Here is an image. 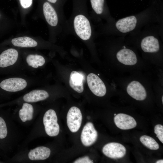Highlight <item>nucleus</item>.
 <instances>
[{
  "label": "nucleus",
  "mask_w": 163,
  "mask_h": 163,
  "mask_svg": "<svg viewBox=\"0 0 163 163\" xmlns=\"http://www.w3.org/2000/svg\"><path fill=\"white\" fill-rule=\"evenodd\" d=\"M72 25L75 33L84 41L89 40L92 35V29L90 21L82 13H77L74 17Z\"/></svg>",
  "instance_id": "f257e3e1"
},
{
  "label": "nucleus",
  "mask_w": 163,
  "mask_h": 163,
  "mask_svg": "<svg viewBox=\"0 0 163 163\" xmlns=\"http://www.w3.org/2000/svg\"><path fill=\"white\" fill-rule=\"evenodd\" d=\"M43 121L46 133L51 137L58 135L59 132V126L57 123V117L55 111L50 109L45 113Z\"/></svg>",
  "instance_id": "f03ea898"
},
{
  "label": "nucleus",
  "mask_w": 163,
  "mask_h": 163,
  "mask_svg": "<svg viewBox=\"0 0 163 163\" xmlns=\"http://www.w3.org/2000/svg\"><path fill=\"white\" fill-rule=\"evenodd\" d=\"M92 8L98 14H101L103 11L104 0H90Z\"/></svg>",
  "instance_id": "4be33fe9"
},
{
  "label": "nucleus",
  "mask_w": 163,
  "mask_h": 163,
  "mask_svg": "<svg viewBox=\"0 0 163 163\" xmlns=\"http://www.w3.org/2000/svg\"><path fill=\"white\" fill-rule=\"evenodd\" d=\"M103 154L108 158L116 159L123 157L126 155L125 147L117 142H110L106 144L102 149Z\"/></svg>",
  "instance_id": "39448f33"
},
{
  "label": "nucleus",
  "mask_w": 163,
  "mask_h": 163,
  "mask_svg": "<svg viewBox=\"0 0 163 163\" xmlns=\"http://www.w3.org/2000/svg\"><path fill=\"white\" fill-rule=\"evenodd\" d=\"M140 140L145 146L151 150H156L159 148V145L152 137L147 135L142 136Z\"/></svg>",
  "instance_id": "412c9836"
},
{
  "label": "nucleus",
  "mask_w": 163,
  "mask_h": 163,
  "mask_svg": "<svg viewBox=\"0 0 163 163\" xmlns=\"http://www.w3.org/2000/svg\"><path fill=\"white\" fill-rule=\"evenodd\" d=\"M128 94L137 101H142L147 97V92L143 86L139 82L133 81L130 82L126 88Z\"/></svg>",
  "instance_id": "6e6552de"
},
{
  "label": "nucleus",
  "mask_w": 163,
  "mask_h": 163,
  "mask_svg": "<svg viewBox=\"0 0 163 163\" xmlns=\"http://www.w3.org/2000/svg\"><path fill=\"white\" fill-rule=\"evenodd\" d=\"M21 6L24 8L30 7L31 5L32 0H20Z\"/></svg>",
  "instance_id": "a878e982"
},
{
  "label": "nucleus",
  "mask_w": 163,
  "mask_h": 163,
  "mask_svg": "<svg viewBox=\"0 0 163 163\" xmlns=\"http://www.w3.org/2000/svg\"><path fill=\"white\" fill-rule=\"evenodd\" d=\"M98 134L93 124L88 122L82 129L81 136V141L85 146H89L93 144L96 141Z\"/></svg>",
  "instance_id": "423d86ee"
},
{
  "label": "nucleus",
  "mask_w": 163,
  "mask_h": 163,
  "mask_svg": "<svg viewBox=\"0 0 163 163\" xmlns=\"http://www.w3.org/2000/svg\"><path fill=\"white\" fill-rule=\"evenodd\" d=\"M116 115V113H114V115L115 116Z\"/></svg>",
  "instance_id": "c756f323"
},
{
  "label": "nucleus",
  "mask_w": 163,
  "mask_h": 163,
  "mask_svg": "<svg viewBox=\"0 0 163 163\" xmlns=\"http://www.w3.org/2000/svg\"><path fill=\"white\" fill-rule=\"evenodd\" d=\"M163 97L162 96V99H161L162 103H163Z\"/></svg>",
  "instance_id": "c85d7f7f"
},
{
  "label": "nucleus",
  "mask_w": 163,
  "mask_h": 163,
  "mask_svg": "<svg viewBox=\"0 0 163 163\" xmlns=\"http://www.w3.org/2000/svg\"><path fill=\"white\" fill-rule=\"evenodd\" d=\"M7 133V129L5 122L4 119L0 117V139L5 138Z\"/></svg>",
  "instance_id": "5701e85b"
},
{
  "label": "nucleus",
  "mask_w": 163,
  "mask_h": 163,
  "mask_svg": "<svg viewBox=\"0 0 163 163\" xmlns=\"http://www.w3.org/2000/svg\"><path fill=\"white\" fill-rule=\"evenodd\" d=\"M50 2L52 3H55L56 2L57 0H47Z\"/></svg>",
  "instance_id": "bb28decb"
},
{
  "label": "nucleus",
  "mask_w": 163,
  "mask_h": 163,
  "mask_svg": "<svg viewBox=\"0 0 163 163\" xmlns=\"http://www.w3.org/2000/svg\"><path fill=\"white\" fill-rule=\"evenodd\" d=\"M154 133L156 137L163 143V126L161 124L156 125L154 127Z\"/></svg>",
  "instance_id": "b1692460"
},
{
  "label": "nucleus",
  "mask_w": 163,
  "mask_h": 163,
  "mask_svg": "<svg viewBox=\"0 0 163 163\" xmlns=\"http://www.w3.org/2000/svg\"><path fill=\"white\" fill-rule=\"evenodd\" d=\"M137 22L136 18L131 16L118 20L116 23V27L120 32L126 33L135 28Z\"/></svg>",
  "instance_id": "f8f14e48"
},
{
  "label": "nucleus",
  "mask_w": 163,
  "mask_h": 163,
  "mask_svg": "<svg viewBox=\"0 0 163 163\" xmlns=\"http://www.w3.org/2000/svg\"><path fill=\"white\" fill-rule=\"evenodd\" d=\"M82 115L80 109L73 106L69 110L66 117L67 124L72 133L77 132L80 128L82 120Z\"/></svg>",
  "instance_id": "7ed1b4c3"
},
{
  "label": "nucleus",
  "mask_w": 163,
  "mask_h": 163,
  "mask_svg": "<svg viewBox=\"0 0 163 163\" xmlns=\"http://www.w3.org/2000/svg\"><path fill=\"white\" fill-rule=\"evenodd\" d=\"M88 86L91 91L95 95L103 97L106 93V86L102 80L96 75L91 73L87 77Z\"/></svg>",
  "instance_id": "20e7f679"
},
{
  "label": "nucleus",
  "mask_w": 163,
  "mask_h": 163,
  "mask_svg": "<svg viewBox=\"0 0 163 163\" xmlns=\"http://www.w3.org/2000/svg\"><path fill=\"white\" fill-rule=\"evenodd\" d=\"M51 151L48 148L39 146L31 150L29 152L28 156L32 160H44L50 156Z\"/></svg>",
  "instance_id": "2eb2a0df"
},
{
  "label": "nucleus",
  "mask_w": 163,
  "mask_h": 163,
  "mask_svg": "<svg viewBox=\"0 0 163 163\" xmlns=\"http://www.w3.org/2000/svg\"><path fill=\"white\" fill-rule=\"evenodd\" d=\"M70 87L75 91L79 93L83 91V76L77 72H71L69 80Z\"/></svg>",
  "instance_id": "dca6fc26"
},
{
  "label": "nucleus",
  "mask_w": 163,
  "mask_h": 163,
  "mask_svg": "<svg viewBox=\"0 0 163 163\" xmlns=\"http://www.w3.org/2000/svg\"><path fill=\"white\" fill-rule=\"evenodd\" d=\"M92 161L91 160L88 156H85L80 158L74 161L75 163H92Z\"/></svg>",
  "instance_id": "393cba45"
},
{
  "label": "nucleus",
  "mask_w": 163,
  "mask_h": 163,
  "mask_svg": "<svg viewBox=\"0 0 163 163\" xmlns=\"http://www.w3.org/2000/svg\"><path fill=\"white\" fill-rule=\"evenodd\" d=\"M11 43L14 46L21 47H34L37 45V43L36 41L27 37L14 38L12 40Z\"/></svg>",
  "instance_id": "a211bd4d"
},
{
  "label": "nucleus",
  "mask_w": 163,
  "mask_h": 163,
  "mask_svg": "<svg viewBox=\"0 0 163 163\" xmlns=\"http://www.w3.org/2000/svg\"><path fill=\"white\" fill-rule=\"evenodd\" d=\"M117 60L121 63L127 66H133L136 64L137 59L135 53L127 48L122 49L116 54Z\"/></svg>",
  "instance_id": "9d476101"
},
{
  "label": "nucleus",
  "mask_w": 163,
  "mask_h": 163,
  "mask_svg": "<svg viewBox=\"0 0 163 163\" xmlns=\"http://www.w3.org/2000/svg\"><path fill=\"white\" fill-rule=\"evenodd\" d=\"M141 47L145 53L156 52L160 49L158 40L152 36H148L143 38L141 42Z\"/></svg>",
  "instance_id": "ddd939ff"
},
{
  "label": "nucleus",
  "mask_w": 163,
  "mask_h": 163,
  "mask_svg": "<svg viewBox=\"0 0 163 163\" xmlns=\"http://www.w3.org/2000/svg\"><path fill=\"white\" fill-rule=\"evenodd\" d=\"M49 96L48 93L45 90H35L25 94L23 98L27 102H35L44 100Z\"/></svg>",
  "instance_id": "f3484780"
},
{
  "label": "nucleus",
  "mask_w": 163,
  "mask_h": 163,
  "mask_svg": "<svg viewBox=\"0 0 163 163\" xmlns=\"http://www.w3.org/2000/svg\"><path fill=\"white\" fill-rule=\"evenodd\" d=\"M26 81L19 78H12L5 79L1 82L0 87L3 89L10 92L21 91L26 87Z\"/></svg>",
  "instance_id": "0eeeda50"
},
{
  "label": "nucleus",
  "mask_w": 163,
  "mask_h": 163,
  "mask_svg": "<svg viewBox=\"0 0 163 163\" xmlns=\"http://www.w3.org/2000/svg\"><path fill=\"white\" fill-rule=\"evenodd\" d=\"M33 108L30 104L24 103L19 112V117L23 122L30 120L33 118Z\"/></svg>",
  "instance_id": "6ab92c4d"
},
{
  "label": "nucleus",
  "mask_w": 163,
  "mask_h": 163,
  "mask_svg": "<svg viewBox=\"0 0 163 163\" xmlns=\"http://www.w3.org/2000/svg\"><path fill=\"white\" fill-rule=\"evenodd\" d=\"M18 57L17 51L13 48L6 50L0 55V67H7L13 65Z\"/></svg>",
  "instance_id": "9b49d317"
},
{
  "label": "nucleus",
  "mask_w": 163,
  "mask_h": 163,
  "mask_svg": "<svg viewBox=\"0 0 163 163\" xmlns=\"http://www.w3.org/2000/svg\"><path fill=\"white\" fill-rule=\"evenodd\" d=\"M43 13L45 19L50 26L55 27L58 22L57 14L53 6L48 2H45L43 6Z\"/></svg>",
  "instance_id": "4468645a"
},
{
  "label": "nucleus",
  "mask_w": 163,
  "mask_h": 163,
  "mask_svg": "<svg viewBox=\"0 0 163 163\" xmlns=\"http://www.w3.org/2000/svg\"><path fill=\"white\" fill-rule=\"evenodd\" d=\"M26 61L29 66L35 68L42 66L45 62L44 58L42 56L32 54L27 56Z\"/></svg>",
  "instance_id": "aec40b11"
},
{
  "label": "nucleus",
  "mask_w": 163,
  "mask_h": 163,
  "mask_svg": "<svg viewBox=\"0 0 163 163\" xmlns=\"http://www.w3.org/2000/svg\"><path fill=\"white\" fill-rule=\"evenodd\" d=\"M114 120L117 127L123 130L133 128L137 125L136 121L133 117L123 113L116 115L114 117Z\"/></svg>",
  "instance_id": "1a4fd4ad"
},
{
  "label": "nucleus",
  "mask_w": 163,
  "mask_h": 163,
  "mask_svg": "<svg viewBox=\"0 0 163 163\" xmlns=\"http://www.w3.org/2000/svg\"><path fill=\"white\" fill-rule=\"evenodd\" d=\"M156 163H163V159H161L158 160L156 162Z\"/></svg>",
  "instance_id": "cd10ccee"
},
{
  "label": "nucleus",
  "mask_w": 163,
  "mask_h": 163,
  "mask_svg": "<svg viewBox=\"0 0 163 163\" xmlns=\"http://www.w3.org/2000/svg\"></svg>",
  "instance_id": "7c9ffc66"
}]
</instances>
